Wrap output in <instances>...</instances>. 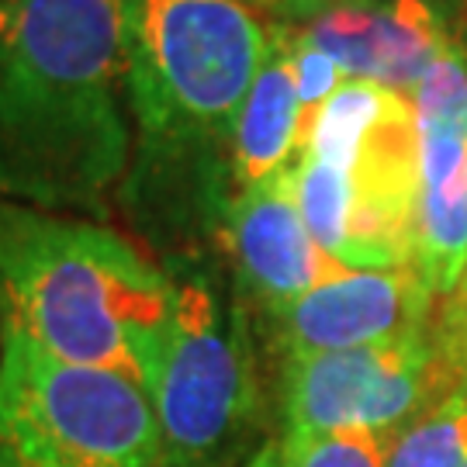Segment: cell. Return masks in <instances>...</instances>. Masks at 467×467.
Instances as JSON below:
<instances>
[{
    "instance_id": "6da1fadb",
    "label": "cell",
    "mask_w": 467,
    "mask_h": 467,
    "mask_svg": "<svg viewBox=\"0 0 467 467\" xmlns=\"http://www.w3.org/2000/svg\"><path fill=\"white\" fill-rule=\"evenodd\" d=\"M132 156L121 0H4L0 198L100 215Z\"/></svg>"
},
{
    "instance_id": "7a4b0ae2",
    "label": "cell",
    "mask_w": 467,
    "mask_h": 467,
    "mask_svg": "<svg viewBox=\"0 0 467 467\" xmlns=\"http://www.w3.org/2000/svg\"><path fill=\"white\" fill-rule=\"evenodd\" d=\"M135 129L129 204L146 222H218L233 198L235 115L270 38L239 0H121Z\"/></svg>"
},
{
    "instance_id": "3957f363",
    "label": "cell",
    "mask_w": 467,
    "mask_h": 467,
    "mask_svg": "<svg viewBox=\"0 0 467 467\" xmlns=\"http://www.w3.org/2000/svg\"><path fill=\"white\" fill-rule=\"evenodd\" d=\"M173 277L115 229L0 198V322L42 350L150 384Z\"/></svg>"
},
{
    "instance_id": "277c9868",
    "label": "cell",
    "mask_w": 467,
    "mask_h": 467,
    "mask_svg": "<svg viewBox=\"0 0 467 467\" xmlns=\"http://www.w3.org/2000/svg\"><path fill=\"white\" fill-rule=\"evenodd\" d=\"M173 305L146 395L163 433L167 467H239L260 426V374L246 305L218 274L167 260Z\"/></svg>"
},
{
    "instance_id": "5b68a950",
    "label": "cell",
    "mask_w": 467,
    "mask_h": 467,
    "mask_svg": "<svg viewBox=\"0 0 467 467\" xmlns=\"http://www.w3.org/2000/svg\"><path fill=\"white\" fill-rule=\"evenodd\" d=\"M0 467H167V453L142 384L0 322Z\"/></svg>"
},
{
    "instance_id": "8992f818",
    "label": "cell",
    "mask_w": 467,
    "mask_h": 467,
    "mask_svg": "<svg viewBox=\"0 0 467 467\" xmlns=\"http://www.w3.org/2000/svg\"><path fill=\"white\" fill-rule=\"evenodd\" d=\"M453 384L430 329L291 360L284 364V433L364 430L391 440Z\"/></svg>"
},
{
    "instance_id": "52a82bcc",
    "label": "cell",
    "mask_w": 467,
    "mask_h": 467,
    "mask_svg": "<svg viewBox=\"0 0 467 467\" xmlns=\"http://www.w3.org/2000/svg\"><path fill=\"white\" fill-rule=\"evenodd\" d=\"M419 135L416 256L433 298L467 274V49L451 38L409 94Z\"/></svg>"
},
{
    "instance_id": "ba28073f",
    "label": "cell",
    "mask_w": 467,
    "mask_h": 467,
    "mask_svg": "<svg viewBox=\"0 0 467 467\" xmlns=\"http://www.w3.org/2000/svg\"><path fill=\"white\" fill-rule=\"evenodd\" d=\"M433 291L416 267H391L347 270L267 318L284 364H291L422 333L433 322Z\"/></svg>"
},
{
    "instance_id": "9c48e42d",
    "label": "cell",
    "mask_w": 467,
    "mask_h": 467,
    "mask_svg": "<svg viewBox=\"0 0 467 467\" xmlns=\"http://www.w3.org/2000/svg\"><path fill=\"white\" fill-rule=\"evenodd\" d=\"M218 233L233 260L243 298L256 301L264 316L281 312L284 305L308 295L312 287L350 270L333 260L308 233L291 170L233 194L218 218Z\"/></svg>"
},
{
    "instance_id": "30bf717a",
    "label": "cell",
    "mask_w": 467,
    "mask_h": 467,
    "mask_svg": "<svg viewBox=\"0 0 467 467\" xmlns=\"http://www.w3.org/2000/svg\"><path fill=\"white\" fill-rule=\"evenodd\" d=\"M301 35L350 80H370L405 98L451 42L433 0H347L326 7Z\"/></svg>"
},
{
    "instance_id": "8fae6325",
    "label": "cell",
    "mask_w": 467,
    "mask_h": 467,
    "mask_svg": "<svg viewBox=\"0 0 467 467\" xmlns=\"http://www.w3.org/2000/svg\"><path fill=\"white\" fill-rule=\"evenodd\" d=\"M301 135H305V115L295 87L291 42L284 32H277L270 38L267 59L235 115L233 142H229L233 194L250 191L295 167V160L301 156Z\"/></svg>"
},
{
    "instance_id": "7c38bea8",
    "label": "cell",
    "mask_w": 467,
    "mask_h": 467,
    "mask_svg": "<svg viewBox=\"0 0 467 467\" xmlns=\"http://www.w3.org/2000/svg\"><path fill=\"white\" fill-rule=\"evenodd\" d=\"M405 100L409 98L399 90L347 77L333 98L312 115L301 139V152L336 170H350Z\"/></svg>"
},
{
    "instance_id": "4fadbf2b",
    "label": "cell",
    "mask_w": 467,
    "mask_h": 467,
    "mask_svg": "<svg viewBox=\"0 0 467 467\" xmlns=\"http://www.w3.org/2000/svg\"><path fill=\"white\" fill-rule=\"evenodd\" d=\"M467 464V381L419 412L388 440L384 467H464Z\"/></svg>"
},
{
    "instance_id": "5bb4252c",
    "label": "cell",
    "mask_w": 467,
    "mask_h": 467,
    "mask_svg": "<svg viewBox=\"0 0 467 467\" xmlns=\"http://www.w3.org/2000/svg\"><path fill=\"white\" fill-rule=\"evenodd\" d=\"M388 440L364 430L336 433H284L277 467H384Z\"/></svg>"
},
{
    "instance_id": "9a60e30c",
    "label": "cell",
    "mask_w": 467,
    "mask_h": 467,
    "mask_svg": "<svg viewBox=\"0 0 467 467\" xmlns=\"http://www.w3.org/2000/svg\"><path fill=\"white\" fill-rule=\"evenodd\" d=\"M287 42H291V67H295V87H298L301 115H305V129H308L312 115L339 90V84L347 80V73L336 67L318 46H312L301 32L287 35Z\"/></svg>"
},
{
    "instance_id": "2e32d148",
    "label": "cell",
    "mask_w": 467,
    "mask_h": 467,
    "mask_svg": "<svg viewBox=\"0 0 467 467\" xmlns=\"http://www.w3.org/2000/svg\"><path fill=\"white\" fill-rule=\"evenodd\" d=\"M430 336L447 374L453 381H467V274L447 298H440V308H433Z\"/></svg>"
},
{
    "instance_id": "e0dca14e",
    "label": "cell",
    "mask_w": 467,
    "mask_h": 467,
    "mask_svg": "<svg viewBox=\"0 0 467 467\" xmlns=\"http://www.w3.org/2000/svg\"><path fill=\"white\" fill-rule=\"evenodd\" d=\"M239 467H277V440H270V443H260V451L246 457Z\"/></svg>"
},
{
    "instance_id": "ac0fdd59",
    "label": "cell",
    "mask_w": 467,
    "mask_h": 467,
    "mask_svg": "<svg viewBox=\"0 0 467 467\" xmlns=\"http://www.w3.org/2000/svg\"><path fill=\"white\" fill-rule=\"evenodd\" d=\"M239 4H250L253 7V4H274V0H239Z\"/></svg>"
},
{
    "instance_id": "d6986e66",
    "label": "cell",
    "mask_w": 467,
    "mask_h": 467,
    "mask_svg": "<svg viewBox=\"0 0 467 467\" xmlns=\"http://www.w3.org/2000/svg\"><path fill=\"white\" fill-rule=\"evenodd\" d=\"M0 4H4V0H0Z\"/></svg>"
},
{
    "instance_id": "ffe728a7",
    "label": "cell",
    "mask_w": 467,
    "mask_h": 467,
    "mask_svg": "<svg viewBox=\"0 0 467 467\" xmlns=\"http://www.w3.org/2000/svg\"><path fill=\"white\" fill-rule=\"evenodd\" d=\"M464 467H467V464H464Z\"/></svg>"
}]
</instances>
